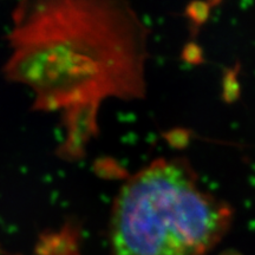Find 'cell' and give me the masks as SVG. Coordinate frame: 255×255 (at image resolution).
Wrapping results in <instances>:
<instances>
[{
  "label": "cell",
  "instance_id": "6da1fadb",
  "mask_svg": "<svg viewBox=\"0 0 255 255\" xmlns=\"http://www.w3.org/2000/svg\"><path fill=\"white\" fill-rule=\"evenodd\" d=\"M229 220L227 207L189 170L161 159L128 180L115 200L110 255H206Z\"/></svg>",
  "mask_w": 255,
  "mask_h": 255
}]
</instances>
